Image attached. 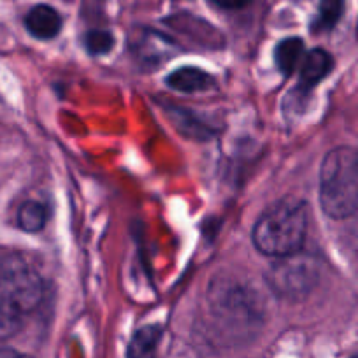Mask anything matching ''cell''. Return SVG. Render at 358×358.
<instances>
[{
    "mask_svg": "<svg viewBox=\"0 0 358 358\" xmlns=\"http://www.w3.org/2000/svg\"><path fill=\"white\" fill-rule=\"evenodd\" d=\"M43 278L22 255L0 258V339L15 336L27 316L39 308Z\"/></svg>",
    "mask_w": 358,
    "mask_h": 358,
    "instance_id": "1",
    "label": "cell"
},
{
    "mask_svg": "<svg viewBox=\"0 0 358 358\" xmlns=\"http://www.w3.org/2000/svg\"><path fill=\"white\" fill-rule=\"evenodd\" d=\"M308 234V209L297 199H285L268 208L253 227V244L262 255L290 257L302 251Z\"/></svg>",
    "mask_w": 358,
    "mask_h": 358,
    "instance_id": "2",
    "label": "cell"
},
{
    "mask_svg": "<svg viewBox=\"0 0 358 358\" xmlns=\"http://www.w3.org/2000/svg\"><path fill=\"white\" fill-rule=\"evenodd\" d=\"M320 204L327 216L346 220L358 209V151L336 148L320 169Z\"/></svg>",
    "mask_w": 358,
    "mask_h": 358,
    "instance_id": "3",
    "label": "cell"
},
{
    "mask_svg": "<svg viewBox=\"0 0 358 358\" xmlns=\"http://www.w3.org/2000/svg\"><path fill=\"white\" fill-rule=\"evenodd\" d=\"M320 281V262L302 251L290 257L278 258L268 268L267 285L280 297L299 301L311 294Z\"/></svg>",
    "mask_w": 358,
    "mask_h": 358,
    "instance_id": "4",
    "label": "cell"
},
{
    "mask_svg": "<svg viewBox=\"0 0 358 358\" xmlns=\"http://www.w3.org/2000/svg\"><path fill=\"white\" fill-rule=\"evenodd\" d=\"M334 67V60L325 50H311L302 58L301 78H299V92L308 94L309 90L315 88L323 78L330 74Z\"/></svg>",
    "mask_w": 358,
    "mask_h": 358,
    "instance_id": "5",
    "label": "cell"
},
{
    "mask_svg": "<svg viewBox=\"0 0 358 358\" xmlns=\"http://www.w3.org/2000/svg\"><path fill=\"white\" fill-rule=\"evenodd\" d=\"M25 27L36 39H53L62 30V18L57 9L51 6L39 4L29 11L25 18Z\"/></svg>",
    "mask_w": 358,
    "mask_h": 358,
    "instance_id": "6",
    "label": "cell"
},
{
    "mask_svg": "<svg viewBox=\"0 0 358 358\" xmlns=\"http://www.w3.org/2000/svg\"><path fill=\"white\" fill-rule=\"evenodd\" d=\"M167 85L181 94H197L213 86V78L197 67H181L167 76Z\"/></svg>",
    "mask_w": 358,
    "mask_h": 358,
    "instance_id": "7",
    "label": "cell"
},
{
    "mask_svg": "<svg viewBox=\"0 0 358 358\" xmlns=\"http://www.w3.org/2000/svg\"><path fill=\"white\" fill-rule=\"evenodd\" d=\"M162 329L157 325H146L134 334L129 343L127 358H153L160 343Z\"/></svg>",
    "mask_w": 358,
    "mask_h": 358,
    "instance_id": "8",
    "label": "cell"
},
{
    "mask_svg": "<svg viewBox=\"0 0 358 358\" xmlns=\"http://www.w3.org/2000/svg\"><path fill=\"white\" fill-rule=\"evenodd\" d=\"M302 58H304V41L299 37H288L278 44L276 64L283 74H292Z\"/></svg>",
    "mask_w": 358,
    "mask_h": 358,
    "instance_id": "9",
    "label": "cell"
},
{
    "mask_svg": "<svg viewBox=\"0 0 358 358\" xmlns=\"http://www.w3.org/2000/svg\"><path fill=\"white\" fill-rule=\"evenodd\" d=\"M48 222L46 206L39 201H27L18 211V225L25 232H39Z\"/></svg>",
    "mask_w": 358,
    "mask_h": 358,
    "instance_id": "10",
    "label": "cell"
},
{
    "mask_svg": "<svg viewBox=\"0 0 358 358\" xmlns=\"http://www.w3.org/2000/svg\"><path fill=\"white\" fill-rule=\"evenodd\" d=\"M344 13V0H320L318 16L313 23L315 32H325L334 29Z\"/></svg>",
    "mask_w": 358,
    "mask_h": 358,
    "instance_id": "11",
    "label": "cell"
},
{
    "mask_svg": "<svg viewBox=\"0 0 358 358\" xmlns=\"http://www.w3.org/2000/svg\"><path fill=\"white\" fill-rule=\"evenodd\" d=\"M115 46V37L108 30H90L85 36V48L92 55H106Z\"/></svg>",
    "mask_w": 358,
    "mask_h": 358,
    "instance_id": "12",
    "label": "cell"
},
{
    "mask_svg": "<svg viewBox=\"0 0 358 358\" xmlns=\"http://www.w3.org/2000/svg\"><path fill=\"white\" fill-rule=\"evenodd\" d=\"M213 4L220 9H227V11H234V9H243L250 4L251 0H211Z\"/></svg>",
    "mask_w": 358,
    "mask_h": 358,
    "instance_id": "13",
    "label": "cell"
},
{
    "mask_svg": "<svg viewBox=\"0 0 358 358\" xmlns=\"http://www.w3.org/2000/svg\"><path fill=\"white\" fill-rule=\"evenodd\" d=\"M346 220H353L350 225V230H348V236H350L351 244H353V246L358 250V209L350 216V218H346Z\"/></svg>",
    "mask_w": 358,
    "mask_h": 358,
    "instance_id": "14",
    "label": "cell"
},
{
    "mask_svg": "<svg viewBox=\"0 0 358 358\" xmlns=\"http://www.w3.org/2000/svg\"><path fill=\"white\" fill-rule=\"evenodd\" d=\"M0 358H32V357L20 353V351L16 350H11V348H0Z\"/></svg>",
    "mask_w": 358,
    "mask_h": 358,
    "instance_id": "15",
    "label": "cell"
},
{
    "mask_svg": "<svg viewBox=\"0 0 358 358\" xmlns=\"http://www.w3.org/2000/svg\"><path fill=\"white\" fill-rule=\"evenodd\" d=\"M351 358H358V353H357V355H353V357H351Z\"/></svg>",
    "mask_w": 358,
    "mask_h": 358,
    "instance_id": "16",
    "label": "cell"
}]
</instances>
